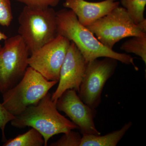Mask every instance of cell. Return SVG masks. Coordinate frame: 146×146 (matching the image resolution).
Listing matches in <instances>:
<instances>
[{"label": "cell", "mask_w": 146, "mask_h": 146, "mask_svg": "<svg viewBox=\"0 0 146 146\" xmlns=\"http://www.w3.org/2000/svg\"><path fill=\"white\" fill-rule=\"evenodd\" d=\"M57 35L72 42L85 58L87 63L101 57L114 58L126 65L138 68L130 55L116 52L102 44L86 27L79 23L72 11L65 8L56 11Z\"/></svg>", "instance_id": "obj_1"}, {"label": "cell", "mask_w": 146, "mask_h": 146, "mask_svg": "<svg viewBox=\"0 0 146 146\" xmlns=\"http://www.w3.org/2000/svg\"><path fill=\"white\" fill-rule=\"evenodd\" d=\"M11 122V125L18 128L30 127L38 131L44 138V146L54 135L78 129L77 126L59 113L49 93Z\"/></svg>", "instance_id": "obj_2"}, {"label": "cell", "mask_w": 146, "mask_h": 146, "mask_svg": "<svg viewBox=\"0 0 146 146\" xmlns=\"http://www.w3.org/2000/svg\"><path fill=\"white\" fill-rule=\"evenodd\" d=\"M56 11L52 7L38 9L25 6L18 18V33L31 54L57 36Z\"/></svg>", "instance_id": "obj_3"}, {"label": "cell", "mask_w": 146, "mask_h": 146, "mask_svg": "<svg viewBox=\"0 0 146 146\" xmlns=\"http://www.w3.org/2000/svg\"><path fill=\"white\" fill-rule=\"evenodd\" d=\"M57 83V81L48 80L29 66L20 81L3 94L2 103L9 112L16 117L27 108L37 104Z\"/></svg>", "instance_id": "obj_4"}, {"label": "cell", "mask_w": 146, "mask_h": 146, "mask_svg": "<svg viewBox=\"0 0 146 146\" xmlns=\"http://www.w3.org/2000/svg\"><path fill=\"white\" fill-rule=\"evenodd\" d=\"M86 27L110 49L124 38L146 35V19L136 25L125 9L119 6Z\"/></svg>", "instance_id": "obj_5"}, {"label": "cell", "mask_w": 146, "mask_h": 146, "mask_svg": "<svg viewBox=\"0 0 146 146\" xmlns=\"http://www.w3.org/2000/svg\"><path fill=\"white\" fill-rule=\"evenodd\" d=\"M30 52L19 35L8 37L0 49V93L20 81L28 68Z\"/></svg>", "instance_id": "obj_6"}, {"label": "cell", "mask_w": 146, "mask_h": 146, "mask_svg": "<svg viewBox=\"0 0 146 146\" xmlns=\"http://www.w3.org/2000/svg\"><path fill=\"white\" fill-rule=\"evenodd\" d=\"M117 60L105 57L88 62L86 70L78 92L82 101L96 108L101 102L102 92L106 82L115 73Z\"/></svg>", "instance_id": "obj_7"}, {"label": "cell", "mask_w": 146, "mask_h": 146, "mask_svg": "<svg viewBox=\"0 0 146 146\" xmlns=\"http://www.w3.org/2000/svg\"><path fill=\"white\" fill-rule=\"evenodd\" d=\"M71 42L57 35L54 39L31 54L29 66L50 81L59 80L62 66Z\"/></svg>", "instance_id": "obj_8"}, {"label": "cell", "mask_w": 146, "mask_h": 146, "mask_svg": "<svg viewBox=\"0 0 146 146\" xmlns=\"http://www.w3.org/2000/svg\"><path fill=\"white\" fill-rule=\"evenodd\" d=\"M58 110L65 113L72 122L77 126L84 135H101L94 123L96 115V108L82 101L77 92L69 89L63 93L55 102Z\"/></svg>", "instance_id": "obj_9"}, {"label": "cell", "mask_w": 146, "mask_h": 146, "mask_svg": "<svg viewBox=\"0 0 146 146\" xmlns=\"http://www.w3.org/2000/svg\"><path fill=\"white\" fill-rule=\"evenodd\" d=\"M87 63L77 47L71 42L60 68L58 85L51 95L53 101L55 103L63 93L69 89L78 92Z\"/></svg>", "instance_id": "obj_10"}, {"label": "cell", "mask_w": 146, "mask_h": 146, "mask_svg": "<svg viewBox=\"0 0 146 146\" xmlns=\"http://www.w3.org/2000/svg\"><path fill=\"white\" fill-rule=\"evenodd\" d=\"M117 0H104L91 2L86 0H65L63 6L72 11L79 23L88 26L110 13L119 5Z\"/></svg>", "instance_id": "obj_11"}, {"label": "cell", "mask_w": 146, "mask_h": 146, "mask_svg": "<svg viewBox=\"0 0 146 146\" xmlns=\"http://www.w3.org/2000/svg\"><path fill=\"white\" fill-rule=\"evenodd\" d=\"M132 125V122H129L120 129L103 136L82 135L80 146H116Z\"/></svg>", "instance_id": "obj_12"}, {"label": "cell", "mask_w": 146, "mask_h": 146, "mask_svg": "<svg viewBox=\"0 0 146 146\" xmlns=\"http://www.w3.org/2000/svg\"><path fill=\"white\" fill-rule=\"evenodd\" d=\"M44 140L42 134L33 128L25 133L6 140L3 146H44Z\"/></svg>", "instance_id": "obj_13"}, {"label": "cell", "mask_w": 146, "mask_h": 146, "mask_svg": "<svg viewBox=\"0 0 146 146\" xmlns=\"http://www.w3.org/2000/svg\"><path fill=\"white\" fill-rule=\"evenodd\" d=\"M120 48L126 52L139 56L146 64V35L132 36L124 42Z\"/></svg>", "instance_id": "obj_14"}, {"label": "cell", "mask_w": 146, "mask_h": 146, "mask_svg": "<svg viewBox=\"0 0 146 146\" xmlns=\"http://www.w3.org/2000/svg\"><path fill=\"white\" fill-rule=\"evenodd\" d=\"M120 2L134 23L138 25L145 19L146 0H120Z\"/></svg>", "instance_id": "obj_15"}, {"label": "cell", "mask_w": 146, "mask_h": 146, "mask_svg": "<svg viewBox=\"0 0 146 146\" xmlns=\"http://www.w3.org/2000/svg\"><path fill=\"white\" fill-rule=\"evenodd\" d=\"M60 137L58 141L52 143L50 146H80L81 135L78 132L72 130Z\"/></svg>", "instance_id": "obj_16"}, {"label": "cell", "mask_w": 146, "mask_h": 146, "mask_svg": "<svg viewBox=\"0 0 146 146\" xmlns=\"http://www.w3.org/2000/svg\"><path fill=\"white\" fill-rule=\"evenodd\" d=\"M13 18L10 0H0V25L3 27H9Z\"/></svg>", "instance_id": "obj_17"}, {"label": "cell", "mask_w": 146, "mask_h": 146, "mask_svg": "<svg viewBox=\"0 0 146 146\" xmlns=\"http://www.w3.org/2000/svg\"><path fill=\"white\" fill-rule=\"evenodd\" d=\"M31 8L45 9L55 7L61 0H15Z\"/></svg>", "instance_id": "obj_18"}, {"label": "cell", "mask_w": 146, "mask_h": 146, "mask_svg": "<svg viewBox=\"0 0 146 146\" xmlns=\"http://www.w3.org/2000/svg\"><path fill=\"white\" fill-rule=\"evenodd\" d=\"M15 117H16L9 112L2 103L0 102V129L1 130L2 139L4 142L6 141L5 133L6 126Z\"/></svg>", "instance_id": "obj_19"}, {"label": "cell", "mask_w": 146, "mask_h": 146, "mask_svg": "<svg viewBox=\"0 0 146 146\" xmlns=\"http://www.w3.org/2000/svg\"><path fill=\"white\" fill-rule=\"evenodd\" d=\"M8 38L7 36L3 33L0 30V42L2 40H5V39H7ZM2 46L0 44V49L1 48Z\"/></svg>", "instance_id": "obj_20"}]
</instances>
